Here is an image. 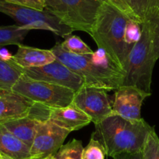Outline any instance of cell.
I'll return each mask as SVG.
<instances>
[{
    "instance_id": "cell-16",
    "label": "cell",
    "mask_w": 159,
    "mask_h": 159,
    "mask_svg": "<svg viewBox=\"0 0 159 159\" xmlns=\"http://www.w3.org/2000/svg\"><path fill=\"white\" fill-rule=\"evenodd\" d=\"M22 74V69L14 62L0 59V91H11Z\"/></svg>"
},
{
    "instance_id": "cell-14",
    "label": "cell",
    "mask_w": 159,
    "mask_h": 159,
    "mask_svg": "<svg viewBox=\"0 0 159 159\" xmlns=\"http://www.w3.org/2000/svg\"><path fill=\"white\" fill-rule=\"evenodd\" d=\"M56 59L51 49H41L24 45H18V50L11 61L22 69L41 67Z\"/></svg>"
},
{
    "instance_id": "cell-19",
    "label": "cell",
    "mask_w": 159,
    "mask_h": 159,
    "mask_svg": "<svg viewBox=\"0 0 159 159\" xmlns=\"http://www.w3.org/2000/svg\"><path fill=\"white\" fill-rule=\"evenodd\" d=\"M84 147L82 142L73 139L66 144L62 145L54 154L56 159H82Z\"/></svg>"
},
{
    "instance_id": "cell-31",
    "label": "cell",
    "mask_w": 159,
    "mask_h": 159,
    "mask_svg": "<svg viewBox=\"0 0 159 159\" xmlns=\"http://www.w3.org/2000/svg\"><path fill=\"white\" fill-rule=\"evenodd\" d=\"M0 159H13V158H11V157H10L9 156L6 155V154L0 152Z\"/></svg>"
},
{
    "instance_id": "cell-3",
    "label": "cell",
    "mask_w": 159,
    "mask_h": 159,
    "mask_svg": "<svg viewBox=\"0 0 159 159\" xmlns=\"http://www.w3.org/2000/svg\"><path fill=\"white\" fill-rule=\"evenodd\" d=\"M52 51L56 59L79 75L84 86L104 89L116 90L123 85L124 73L114 63L102 64L94 59L92 54L76 55L66 51L57 43Z\"/></svg>"
},
{
    "instance_id": "cell-29",
    "label": "cell",
    "mask_w": 159,
    "mask_h": 159,
    "mask_svg": "<svg viewBox=\"0 0 159 159\" xmlns=\"http://www.w3.org/2000/svg\"><path fill=\"white\" fill-rule=\"evenodd\" d=\"M13 55H12L7 48H2V46H0V59L4 61H11Z\"/></svg>"
},
{
    "instance_id": "cell-28",
    "label": "cell",
    "mask_w": 159,
    "mask_h": 159,
    "mask_svg": "<svg viewBox=\"0 0 159 159\" xmlns=\"http://www.w3.org/2000/svg\"><path fill=\"white\" fill-rule=\"evenodd\" d=\"M113 159H143L142 151L134 153H120L112 157Z\"/></svg>"
},
{
    "instance_id": "cell-6",
    "label": "cell",
    "mask_w": 159,
    "mask_h": 159,
    "mask_svg": "<svg viewBox=\"0 0 159 159\" xmlns=\"http://www.w3.org/2000/svg\"><path fill=\"white\" fill-rule=\"evenodd\" d=\"M0 12L10 16L18 23V25L29 30H48L62 38L69 36L74 31L46 10L40 11L0 0Z\"/></svg>"
},
{
    "instance_id": "cell-27",
    "label": "cell",
    "mask_w": 159,
    "mask_h": 159,
    "mask_svg": "<svg viewBox=\"0 0 159 159\" xmlns=\"http://www.w3.org/2000/svg\"><path fill=\"white\" fill-rule=\"evenodd\" d=\"M5 1L34 10H40V11H44L46 10L45 2L42 0H5Z\"/></svg>"
},
{
    "instance_id": "cell-21",
    "label": "cell",
    "mask_w": 159,
    "mask_h": 159,
    "mask_svg": "<svg viewBox=\"0 0 159 159\" xmlns=\"http://www.w3.org/2000/svg\"><path fill=\"white\" fill-rule=\"evenodd\" d=\"M142 153L143 159H159V137L154 129L148 134Z\"/></svg>"
},
{
    "instance_id": "cell-20",
    "label": "cell",
    "mask_w": 159,
    "mask_h": 159,
    "mask_svg": "<svg viewBox=\"0 0 159 159\" xmlns=\"http://www.w3.org/2000/svg\"><path fill=\"white\" fill-rule=\"evenodd\" d=\"M60 45L64 50L76 55H90L94 52L81 38L76 35L66 37L65 41Z\"/></svg>"
},
{
    "instance_id": "cell-9",
    "label": "cell",
    "mask_w": 159,
    "mask_h": 159,
    "mask_svg": "<svg viewBox=\"0 0 159 159\" xmlns=\"http://www.w3.org/2000/svg\"><path fill=\"white\" fill-rule=\"evenodd\" d=\"M70 131L55 124L49 119L38 122L33 143L30 148V157L54 155L63 145Z\"/></svg>"
},
{
    "instance_id": "cell-17",
    "label": "cell",
    "mask_w": 159,
    "mask_h": 159,
    "mask_svg": "<svg viewBox=\"0 0 159 159\" xmlns=\"http://www.w3.org/2000/svg\"><path fill=\"white\" fill-rule=\"evenodd\" d=\"M141 24L157 14L159 0H126Z\"/></svg>"
},
{
    "instance_id": "cell-12",
    "label": "cell",
    "mask_w": 159,
    "mask_h": 159,
    "mask_svg": "<svg viewBox=\"0 0 159 159\" xmlns=\"http://www.w3.org/2000/svg\"><path fill=\"white\" fill-rule=\"evenodd\" d=\"M35 103L12 91H0V123L27 116Z\"/></svg>"
},
{
    "instance_id": "cell-1",
    "label": "cell",
    "mask_w": 159,
    "mask_h": 159,
    "mask_svg": "<svg viewBox=\"0 0 159 159\" xmlns=\"http://www.w3.org/2000/svg\"><path fill=\"white\" fill-rule=\"evenodd\" d=\"M91 137L103 146L106 155L142 151L148 134L154 129L144 119L128 120L115 113L94 125Z\"/></svg>"
},
{
    "instance_id": "cell-4",
    "label": "cell",
    "mask_w": 159,
    "mask_h": 159,
    "mask_svg": "<svg viewBox=\"0 0 159 159\" xmlns=\"http://www.w3.org/2000/svg\"><path fill=\"white\" fill-rule=\"evenodd\" d=\"M141 37L135 44L124 66V78L122 86H134L151 92V80L156 59L153 51L152 32L150 21L141 24Z\"/></svg>"
},
{
    "instance_id": "cell-24",
    "label": "cell",
    "mask_w": 159,
    "mask_h": 159,
    "mask_svg": "<svg viewBox=\"0 0 159 159\" xmlns=\"http://www.w3.org/2000/svg\"><path fill=\"white\" fill-rule=\"evenodd\" d=\"M106 154L103 146L91 137L89 143L84 148L82 159H105Z\"/></svg>"
},
{
    "instance_id": "cell-26",
    "label": "cell",
    "mask_w": 159,
    "mask_h": 159,
    "mask_svg": "<svg viewBox=\"0 0 159 159\" xmlns=\"http://www.w3.org/2000/svg\"><path fill=\"white\" fill-rule=\"evenodd\" d=\"M107 2L116 8H117L119 10H120L122 13H124L126 16H128V18H129L131 20H134L138 24H141L140 21L139 20L138 18L136 16L134 12L132 11L126 0H107Z\"/></svg>"
},
{
    "instance_id": "cell-10",
    "label": "cell",
    "mask_w": 159,
    "mask_h": 159,
    "mask_svg": "<svg viewBox=\"0 0 159 159\" xmlns=\"http://www.w3.org/2000/svg\"><path fill=\"white\" fill-rule=\"evenodd\" d=\"M68 13L69 27L91 34L102 2L100 0H62Z\"/></svg>"
},
{
    "instance_id": "cell-25",
    "label": "cell",
    "mask_w": 159,
    "mask_h": 159,
    "mask_svg": "<svg viewBox=\"0 0 159 159\" xmlns=\"http://www.w3.org/2000/svg\"><path fill=\"white\" fill-rule=\"evenodd\" d=\"M151 23L152 32L153 51L156 59H159V16H154L148 20Z\"/></svg>"
},
{
    "instance_id": "cell-13",
    "label": "cell",
    "mask_w": 159,
    "mask_h": 159,
    "mask_svg": "<svg viewBox=\"0 0 159 159\" xmlns=\"http://www.w3.org/2000/svg\"><path fill=\"white\" fill-rule=\"evenodd\" d=\"M48 119L70 132L79 130L91 123L89 116L73 102L66 107L48 108Z\"/></svg>"
},
{
    "instance_id": "cell-23",
    "label": "cell",
    "mask_w": 159,
    "mask_h": 159,
    "mask_svg": "<svg viewBox=\"0 0 159 159\" xmlns=\"http://www.w3.org/2000/svg\"><path fill=\"white\" fill-rule=\"evenodd\" d=\"M42 1L45 2L46 10L57 16L64 24L69 26L68 13L62 0H42Z\"/></svg>"
},
{
    "instance_id": "cell-15",
    "label": "cell",
    "mask_w": 159,
    "mask_h": 159,
    "mask_svg": "<svg viewBox=\"0 0 159 159\" xmlns=\"http://www.w3.org/2000/svg\"><path fill=\"white\" fill-rule=\"evenodd\" d=\"M0 152L13 159L30 157V148L0 123Z\"/></svg>"
},
{
    "instance_id": "cell-7",
    "label": "cell",
    "mask_w": 159,
    "mask_h": 159,
    "mask_svg": "<svg viewBox=\"0 0 159 159\" xmlns=\"http://www.w3.org/2000/svg\"><path fill=\"white\" fill-rule=\"evenodd\" d=\"M73 103L86 113L94 125L112 113L113 100L104 89L82 87L75 92Z\"/></svg>"
},
{
    "instance_id": "cell-11",
    "label": "cell",
    "mask_w": 159,
    "mask_h": 159,
    "mask_svg": "<svg viewBox=\"0 0 159 159\" xmlns=\"http://www.w3.org/2000/svg\"><path fill=\"white\" fill-rule=\"evenodd\" d=\"M151 93L145 92L134 86H121L116 90L112 112L128 120L142 119L140 111L143 102Z\"/></svg>"
},
{
    "instance_id": "cell-8",
    "label": "cell",
    "mask_w": 159,
    "mask_h": 159,
    "mask_svg": "<svg viewBox=\"0 0 159 159\" xmlns=\"http://www.w3.org/2000/svg\"><path fill=\"white\" fill-rule=\"evenodd\" d=\"M22 71L24 76L30 79L65 87L75 92L84 86L79 75L57 59L43 66L22 69Z\"/></svg>"
},
{
    "instance_id": "cell-33",
    "label": "cell",
    "mask_w": 159,
    "mask_h": 159,
    "mask_svg": "<svg viewBox=\"0 0 159 159\" xmlns=\"http://www.w3.org/2000/svg\"><path fill=\"white\" fill-rule=\"evenodd\" d=\"M156 16H159V11H158V13H157V14L156 15Z\"/></svg>"
},
{
    "instance_id": "cell-32",
    "label": "cell",
    "mask_w": 159,
    "mask_h": 159,
    "mask_svg": "<svg viewBox=\"0 0 159 159\" xmlns=\"http://www.w3.org/2000/svg\"><path fill=\"white\" fill-rule=\"evenodd\" d=\"M100 1H101V2H107V0H100Z\"/></svg>"
},
{
    "instance_id": "cell-18",
    "label": "cell",
    "mask_w": 159,
    "mask_h": 159,
    "mask_svg": "<svg viewBox=\"0 0 159 159\" xmlns=\"http://www.w3.org/2000/svg\"><path fill=\"white\" fill-rule=\"evenodd\" d=\"M30 30L23 26H0V46L21 44Z\"/></svg>"
},
{
    "instance_id": "cell-30",
    "label": "cell",
    "mask_w": 159,
    "mask_h": 159,
    "mask_svg": "<svg viewBox=\"0 0 159 159\" xmlns=\"http://www.w3.org/2000/svg\"><path fill=\"white\" fill-rule=\"evenodd\" d=\"M27 159H56L54 155H48L46 157H29Z\"/></svg>"
},
{
    "instance_id": "cell-5",
    "label": "cell",
    "mask_w": 159,
    "mask_h": 159,
    "mask_svg": "<svg viewBox=\"0 0 159 159\" xmlns=\"http://www.w3.org/2000/svg\"><path fill=\"white\" fill-rule=\"evenodd\" d=\"M11 91L48 108L68 106L73 102L75 94V91L65 87L30 79L24 74Z\"/></svg>"
},
{
    "instance_id": "cell-22",
    "label": "cell",
    "mask_w": 159,
    "mask_h": 159,
    "mask_svg": "<svg viewBox=\"0 0 159 159\" xmlns=\"http://www.w3.org/2000/svg\"><path fill=\"white\" fill-rule=\"evenodd\" d=\"M141 24L129 20L125 29L124 40L128 48L131 51L133 47L141 37Z\"/></svg>"
},
{
    "instance_id": "cell-2",
    "label": "cell",
    "mask_w": 159,
    "mask_h": 159,
    "mask_svg": "<svg viewBox=\"0 0 159 159\" xmlns=\"http://www.w3.org/2000/svg\"><path fill=\"white\" fill-rule=\"evenodd\" d=\"M129 18L108 2H102L91 36L106 52L116 66L124 73V66L130 50L124 40L125 29Z\"/></svg>"
}]
</instances>
